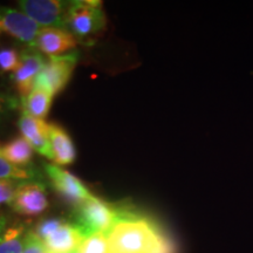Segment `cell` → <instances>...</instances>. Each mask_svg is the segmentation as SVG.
I'll return each mask as SVG.
<instances>
[{"mask_svg": "<svg viewBox=\"0 0 253 253\" xmlns=\"http://www.w3.org/2000/svg\"><path fill=\"white\" fill-rule=\"evenodd\" d=\"M107 235L110 253H177L173 242L156 221L129 209H120Z\"/></svg>", "mask_w": 253, "mask_h": 253, "instance_id": "cell-1", "label": "cell"}, {"mask_svg": "<svg viewBox=\"0 0 253 253\" xmlns=\"http://www.w3.org/2000/svg\"><path fill=\"white\" fill-rule=\"evenodd\" d=\"M34 232L43 243L47 253H77L86 238L74 223L60 218L40 221Z\"/></svg>", "mask_w": 253, "mask_h": 253, "instance_id": "cell-2", "label": "cell"}, {"mask_svg": "<svg viewBox=\"0 0 253 253\" xmlns=\"http://www.w3.org/2000/svg\"><path fill=\"white\" fill-rule=\"evenodd\" d=\"M119 210L120 208L115 205L91 196L75 208L74 224L86 237L100 232L108 233L119 216Z\"/></svg>", "mask_w": 253, "mask_h": 253, "instance_id": "cell-3", "label": "cell"}, {"mask_svg": "<svg viewBox=\"0 0 253 253\" xmlns=\"http://www.w3.org/2000/svg\"><path fill=\"white\" fill-rule=\"evenodd\" d=\"M107 18L102 2L72 1L67 13V30L79 40L96 36L106 28Z\"/></svg>", "mask_w": 253, "mask_h": 253, "instance_id": "cell-4", "label": "cell"}, {"mask_svg": "<svg viewBox=\"0 0 253 253\" xmlns=\"http://www.w3.org/2000/svg\"><path fill=\"white\" fill-rule=\"evenodd\" d=\"M78 61L79 53L77 50L65 55L49 56L38 75L34 87L42 88L53 96L61 93L71 80Z\"/></svg>", "mask_w": 253, "mask_h": 253, "instance_id": "cell-5", "label": "cell"}, {"mask_svg": "<svg viewBox=\"0 0 253 253\" xmlns=\"http://www.w3.org/2000/svg\"><path fill=\"white\" fill-rule=\"evenodd\" d=\"M21 12L39 26L67 30V13L72 1L60 0H21Z\"/></svg>", "mask_w": 253, "mask_h": 253, "instance_id": "cell-6", "label": "cell"}, {"mask_svg": "<svg viewBox=\"0 0 253 253\" xmlns=\"http://www.w3.org/2000/svg\"><path fill=\"white\" fill-rule=\"evenodd\" d=\"M40 26L24 12L6 6H0V33L14 38L28 46L36 48V41Z\"/></svg>", "mask_w": 253, "mask_h": 253, "instance_id": "cell-7", "label": "cell"}, {"mask_svg": "<svg viewBox=\"0 0 253 253\" xmlns=\"http://www.w3.org/2000/svg\"><path fill=\"white\" fill-rule=\"evenodd\" d=\"M8 205L15 213L34 217L46 211L49 202L42 183L31 179L21 183Z\"/></svg>", "mask_w": 253, "mask_h": 253, "instance_id": "cell-8", "label": "cell"}, {"mask_svg": "<svg viewBox=\"0 0 253 253\" xmlns=\"http://www.w3.org/2000/svg\"><path fill=\"white\" fill-rule=\"evenodd\" d=\"M45 170L56 194L75 208L93 196L84 182L67 170L55 164H46Z\"/></svg>", "mask_w": 253, "mask_h": 253, "instance_id": "cell-9", "label": "cell"}, {"mask_svg": "<svg viewBox=\"0 0 253 253\" xmlns=\"http://www.w3.org/2000/svg\"><path fill=\"white\" fill-rule=\"evenodd\" d=\"M42 53L36 48H28L20 54L19 67L12 73V81L20 96L25 99L36 86L38 75L45 66Z\"/></svg>", "mask_w": 253, "mask_h": 253, "instance_id": "cell-10", "label": "cell"}, {"mask_svg": "<svg viewBox=\"0 0 253 253\" xmlns=\"http://www.w3.org/2000/svg\"><path fill=\"white\" fill-rule=\"evenodd\" d=\"M21 136H24L33 149L52 161V150L49 143V123L31 116L24 110L18 121Z\"/></svg>", "mask_w": 253, "mask_h": 253, "instance_id": "cell-11", "label": "cell"}, {"mask_svg": "<svg viewBox=\"0 0 253 253\" xmlns=\"http://www.w3.org/2000/svg\"><path fill=\"white\" fill-rule=\"evenodd\" d=\"M78 39L68 30L43 27L40 30L36 41V49L49 56H58L74 49Z\"/></svg>", "mask_w": 253, "mask_h": 253, "instance_id": "cell-12", "label": "cell"}, {"mask_svg": "<svg viewBox=\"0 0 253 253\" xmlns=\"http://www.w3.org/2000/svg\"><path fill=\"white\" fill-rule=\"evenodd\" d=\"M49 143L52 150V161L55 166H69L77 158V149L71 136L61 126L49 123Z\"/></svg>", "mask_w": 253, "mask_h": 253, "instance_id": "cell-13", "label": "cell"}, {"mask_svg": "<svg viewBox=\"0 0 253 253\" xmlns=\"http://www.w3.org/2000/svg\"><path fill=\"white\" fill-rule=\"evenodd\" d=\"M30 231L25 223L8 221L0 230V253H23Z\"/></svg>", "mask_w": 253, "mask_h": 253, "instance_id": "cell-14", "label": "cell"}, {"mask_svg": "<svg viewBox=\"0 0 253 253\" xmlns=\"http://www.w3.org/2000/svg\"><path fill=\"white\" fill-rule=\"evenodd\" d=\"M33 147L24 136L12 138L0 145V155L17 167H30L33 157Z\"/></svg>", "mask_w": 253, "mask_h": 253, "instance_id": "cell-15", "label": "cell"}, {"mask_svg": "<svg viewBox=\"0 0 253 253\" xmlns=\"http://www.w3.org/2000/svg\"><path fill=\"white\" fill-rule=\"evenodd\" d=\"M53 95L42 88L34 87V89L23 99V107L26 113L33 118L45 120L52 106Z\"/></svg>", "mask_w": 253, "mask_h": 253, "instance_id": "cell-16", "label": "cell"}, {"mask_svg": "<svg viewBox=\"0 0 253 253\" xmlns=\"http://www.w3.org/2000/svg\"><path fill=\"white\" fill-rule=\"evenodd\" d=\"M37 176L34 169L30 167H17L9 163L0 155V179H19V181H31Z\"/></svg>", "mask_w": 253, "mask_h": 253, "instance_id": "cell-17", "label": "cell"}, {"mask_svg": "<svg viewBox=\"0 0 253 253\" xmlns=\"http://www.w3.org/2000/svg\"><path fill=\"white\" fill-rule=\"evenodd\" d=\"M77 253H110L107 232L94 233L86 237L79 246Z\"/></svg>", "mask_w": 253, "mask_h": 253, "instance_id": "cell-18", "label": "cell"}, {"mask_svg": "<svg viewBox=\"0 0 253 253\" xmlns=\"http://www.w3.org/2000/svg\"><path fill=\"white\" fill-rule=\"evenodd\" d=\"M20 55L14 48L0 49V73H13L19 67Z\"/></svg>", "mask_w": 253, "mask_h": 253, "instance_id": "cell-19", "label": "cell"}, {"mask_svg": "<svg viewBox=\"0 0 253 253\" xmlns=\"http://www.w3.org/2000/svg\"><path fill=\"white\" fill-rule=\"evenodd\" d=\"M23 182L19 179H0V205L9 204Z\"/></svg>", "mask_w": 253, "mask_h": 253, "instance_id": "cell-20", "label": "cell"}, {"mask_svg": "<svg viewBox=\"0 0 253 253\" xmlns=\"http://www.w3.org/2000/svg\"><path fill=\"white\" fill-rule=\"evenodd\" d=\"M23 253H47L45 245L41 242V239L36 235L34 231H30L28 235V239L25 246V250Z\"/></svg>", "mask_w": 253, "mask_h": 253, "instance_id": "cell-21", "label": "cell"}, {"mask_svg": "<svg viewBox=\"0 0 253 253\" xmlns=\"http://www.w3.org/2000/svg\"><path fill=\"white\" fill-rule=\"evenodd\" d=\"M7 101L8 100L6 99L4 95L0 93V112H2V110H4V107H5V104H6V102H7Z\"/></svg>", "mask_w": 253, "mask_h": 253, "instance_id": "cell-22", "label": "cell"}, {"mask_svg": "<svg viewBox=\"0 0 253 253\" xmlns=\"http://www.w3.org/2000/svg\"><path fill=\"white\" fill-rule=\"evenodd\" d=\"M7 223H8V218L4 216V214H0V230H1Z\"/></svg>", "mask_w": 253, "mask_h": 253, "instance_id": "cell-23", "label": "cell"}]
</instances>
